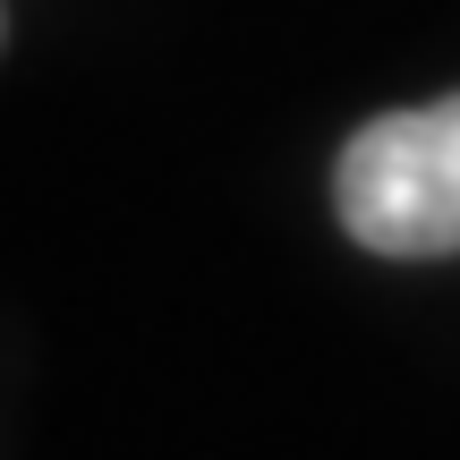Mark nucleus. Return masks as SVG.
Returning a JSON list of instances; mask_svg holds the SVG:
<instances>
[{
    "instance_id": "obj_1",
    "label": "nucleus",
    "mask_w": 460,
    "mask_h": 460,
    "mask_svg": "<svg viewBox=\"0 0 460 460\" xmlns=\"http://www.w3.org/2000/svg\"><path fill=\"white\" fill-rule=\"evenodd\" d=\"M332 205L376 256H460V94L367 119L341 146Z\"/></svg>"
}]
</instances>
